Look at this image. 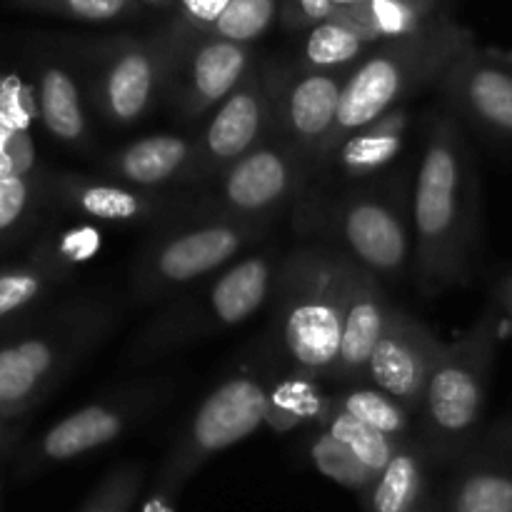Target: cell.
Segmentation results:
<instances>
[{"label":"cell","mask_w":512,"mask_h":512,"mask_svg":"<svg viewBox=\"0 0 512 512\" xmlns=\"http://www.w3.org/2000/svg\"><path fill=\"white\" fill-rule=\"evenodd\" d=\"M270 223L200 210L170 220L140 250L130 273V295L138 305L165 303L263 243Z\"/></svg>","instance_id":"7"},{"label":"cell","mask_w":512,"mask_h":512,"mask_svg":"<svg viewBox=\"0 0 512 512\" xmlns=\"http://www.w3.org/2000/svg\"><path fill=\"white\" fill-rule=\"evenodd\" d=\"M330 403L395 440L415 435V415L370 383L348 385L343 393L333 395Z\"/></svg>","instance_id":"30"},{"label":"cell","mask_w":512,"mask_h":512,"mask_svg":"<svg viewBox=\"0 0 512 512\" xmlns=\"http://www.w3.org/2000/svg\"><path fill=\"white\" fill-rule=\"evenodd\" d=\"M118 308L98 295H78L0 335V428L20 440L35 408L103 343Z\"/></svg>","instance_id":"2"},{"label":"cell","mask_w":512,"mask_h":512,"mask_svg":"<svg viewBox=\"0 0 512 512\" xmlns=\"http://www.w3.org/2000/svg\"><path fill=\"white\" fill-rule=\"evenodd\" d=\"M140 512H175V498L173 495L163 493V490H155L148 500H145L143 510Z\"/></svg>","instance_id":"38"},{"label":"cell","mask_w":512,"mask_h":512,"mask_svg":"<svg viewBox=\"0 0 512 512\" xmlns=\"http://www.w3.org/2000/svg\"><path fill=\"white\" fill-rule=\"evenodd\" d=\"M15 445H18V440L10 438L8 433H5L3 428H0V458H5V455H10L15 450Z\"/></svg>","instance_id":"41"},{"label":"cell","mask_w":512,"mask_h":512,"mask_svg":"<svg viewBox=\"0 0 512 512\" xmlns=\"http://www.w3.org/2000/svg\"><path fill=\"white\" fill-rule=\"evenodd\" d=\"M500 340V305H488L455 343H445L415 415V438L435 465L455 463L480 435Z\"/></svg>","instance_id":"6"},{"label":"cell","mask_w":512,"mask_h":512,"mask_svg":"<svg viewBox=\"0 0 512 512\" xmlns=\"http://www.w3.org/2000/svg\"><path fill=\"white\" fill-rule=\"evenodd\" d=\"M315 425L328 430V433L333 435L335 440H340L350 453H355V458L363 460L373 473H380V470L388 465V460L395 455L398 445L403 443V440L390 438V435L380 433V430L370 428L363 420L353 418L350 413L340 410L338 405L330 403V395L328 405H325L323 415H320V420Z\"/></svg>","instance_id":"31"},{"label":"cell","mask_w":512,"mask_h":512,"mask_svg":"<svg viewBox=\"0 0 512 512\" xmlns=\"http://www.w3.org/2000/svg\"><path fill=\"white\" fill-rule=\"evenodd\" d=\"M253 63L250 45L188 28L170 70L165 100L185 123L203 120L243 80Z\"/></svg>","instance_id":"14"},{"label":"cell","mask_w":512,"mask_h":512,"mask_svg":"<svg viewBox=\"0 0 512 512\" xmlns=\"http://www.w3.org/2000/svg\"><path fill=\"white\" fill-rule=\"evenodd\" d=\"M308 455L313 460L315 468L330 478L333 483L343 485V488L353 490V493H363L370 483L375 480L373 470L363 463L360 458H355V453H350L340 440H335L328 430H323L320 425H315V433L308 440Z\"/></svg>","instance_id":"32"},{"label":"cell","mask_w":512,"mask_h":512,"mask_svg":"<svg viewBox=\"0 0 512 512\" xmlns=\"http://www.w3.org/2000/svg\"><path fill=\"white\" fill-rule=\"evenodd\" d=\"M308 170L310 163L298 150L280 138H265L210 178V190L195 210L243 220H273L300 193Z\"/></svg>","instance_id":"12"},{"label":"cell","mask_w":512,"mask_h":512,"mask_svg":"<svg viewBox=\"0 0 512 512\" xmlns=\"http://www.w3.org/2000/svg\"><path fill=\"white\" fill-rule=\"evenodd\" d=\"M438 88L460 123L512 148V65L473 43L440 75Z\"/></svg>","instance_id":"16"},{"label":"cell","mask_w":512,"mask_h":512,"mask_svg":"<svg viewBox=\"0 0 512 512\" xmlns=\"http://www.w3.org/2000/svg\"><path fill=\"white\" fill-rule=\"evenodd\" d=\"M508 433H510V440H512V423H508Z\"/></svg>","instance_id":"44"},{"label":"cell","mask_w":512,"mask_h":512,"mask_svg":"<svg viewBox=\"0 0 512 512\" xmlns=\"http://www.w3.org/2000/svg\"><path fill=\"white\" fill-rule=\"evenodd\" d=\"M415 512H445L443 503H440V495H430L428 493V498H425L423 503L418 505V510H415Z\"/></svg>","instance_id":"40"},{"label":"cell","mask_w":512,"mask_h":512,"mask_svg":"<svg viewBox=\"0 0 512 512\" xmlns=\"http://www.w3.org/2000/svg\"><path fill=\"white\" fill-rule=\"evenodd\" d=\"M335 248L380 280H403L413 270V230L398 193L353 190L325 215Z\"/></svg>","instance_id":"11"},{"label":"cell","mask_w":512,"mask_h":512,"mask_svg":"<svg viewBox=\"0 0 512 512\" xmlns=\"http://www.w3.org/2000/svg\"><path fill=\"white\" fill-rule=\"evenodd\" d=\"M408 128L410 115L405 105H398L370 123L360 125L335 148L333 155H338L340 170L348 178H370L380 173L400 155Z\"/></svg>","instance_id":"25"},{"label":"cell","mask_w":512,"mask_h":512,"mask_svg":"<svg viewBox=\"0 0 512 512\" xmlns=\"http://www.w3.org/2000/svg\"><path fill=\"white\" fill-rule=\"evenodd\" d=\"M390 305L393 303L385 293L383 280L375 278L370 270L355 265L348 303H345L343 328H340L338 363H335L333 373L335 383H363L365 368H368L375 343L383 333Z\"/></svg>","instance_id":"21"},{"label":"cell","mask_w":512,"mask_h":512,"mask_svg":"<svg viewBox=\"0 0 512 512\" xmlns=\"http://www.w3.org/2000/svg\"><path fill=\"white\" fill-rule=\"evenodd\" d=\"M35 115L48 135L68 148L90 145V118L85 93L73 70L60 60H43L35 75Z\"/></svg>","instance_id":"23"},{"label":"cell","mask_w":512,"mask_h":512,"mask_svg":"<svg viewBox=\"0 0 512 512\" xmlns=\"http://www.w3.org/2000/svg\"><path fill=\"white\" fill-rule=\"evenodd\" d=\"M265 378L260 368H240L205 395L165 455L155 490L178 498L208 460L258 433L265 418Z\"/></svg>","instance_id":"9"},{"label":"cell","mask_w":512,"mask_h":512,"mask_svg":"<svg viewBox=\"0 0 512 512\" xmlns=\"http://www.w3.org/2000/svg\"><path fill=\"white\" fill-rule=\"evenodd\" d=\"M510 328H512V318H510Z\"/></svg>","instance_id":"46"},{"label":"cell","mask_w":512,"mask_h":512,"mask_svg":"<svg viewBox=\"0 0 512 512\" xmlns=\"http://www.w3.org/2000/svg\"><path fill=\"white\" fill-rule=\"evenodd\" d=\"M445 512H512V440L498 425L455 460L453 478L440 495Z\"/></svg>","instance_id":"19"},{"label":"cell","mask_w":512,"mask_h":512,"mask_svg":"<svg viewBox=\"0 0 512 512\" xmlns=\"http://www.w3.org/2000/svg\"><path fill=\"white\" fill-rule=\"evenodd\" d=\"M140 3L143 5H168V3H173V0H140Z\"/></svg>","instance_id":"43"},{"label":"cell","mask_w":512,"mask_h":512,"mask_svg":"<svg viewBox=\"0 0 512 512\" xmlns=\"http://www.w3.org/2000/svg\"><path fill=\"white\" fill-rule=\"evenodd\" d=\"M48 195L50 178L38 170L0 175V245L13 243L30 230Z\"/></svg>","instance_id":"29"},{"label":"cell","mask_w":512,"mask_h":512,"mask_svg":"<svg viewBox=\"0 0 512 512\" xmlns=\"http://www.w3.org/2000/svg\"><path fill=\"white\" fill-rule=\"evenodd\" d=\"M430 3H440V0H430Z\"/></svg>","instance_id":"45"},{"label":"cell","mask_w":512,"mask_h":512,"mask_svg":"<svg viewBox=\"0 0 512 512\" xmlns=\"http://www.w3.org/2000/svg\"><path fill=\"white\" fill-rule=\"evenodd\" d=\"M343 10L373 43L388 38H400L423 28L435 13L438 3L430 0H363L353 8Z\"/></svg>","instance_id":"28"},{"label":"cell","mask_w":512,"mask_h":512,"mask_svg":"<svg viewBox=\"0 0 512 512\" xmlns=\"http://www.w3.org/2000/svg\"><path fill=\"white\" fill-rule=\"evenodd\" d=\"M373 45L343 10H333V15L305 30L300 65L313 70H348Z\"/></svg>","instance_id":"27"},{"label":"cell","mask_w":512,"mask_h":512,"mask_svg":"<svg viewBox=\"0 0 512 512\" xmlns=\"http://www.w3.org/2000/svg\"><path fill=\"white\" fill-rule=\"evenodd\" d=\"M443 345V340L410 310L390 305L363 383L375 385L418 415L425 383L443 353Z\"/></svg>","instance_id":"17"},{"label":"cell","mask_w":512,"mask_h":512,"mask_svg":"<svg viewBox=\"0 0 512 512\" xmlns=\"http://www.w3.org/2000/svg\"><path fill=\"white\" fill-rule=\"evenodd\" d=\"M280 260L283 253L275 245H255L218 273L160 303L163 308L140 328L130 345V363H153L243 325L273 295Z\"/></svg>","instance_id":"4"},{"label":"cell","mask_w":512,"mask_h":512,"mask_svg":"<svg viewBox=\"0 0 512 512\" xmlns=\"http://www.w3.org/2000/svg\"><path fill=\"white\" fill-rule=\"evenodd\" d=\"M473 43V30L440 10L415 33L375 43L348 70L340 95L333 153L340 140L360 125L398 108L420 90L438 85L448 65Z\"/></svg>","instance_id":"5"},{"label":"cell","mask_w":512,"mask_h":512,"mask_svg":"<svg viewBox=\"0 0 512 512\" xmlns=\"http://www.w3.org/2000/svg\"><path fill=\"white\" fill-rule=\"evenodd\" d=\"M498 305H500V310H503L505 315H508V318H512V275L508 280H505L503 283V288H500V293H498Z\"/></svg>","instance_id":"39"},{"label":"cell","mask_w":512,"mask_h":512,"mask_svg":"<svg viewBox=\"0 0 512 512\" xmlns=\"http://www.w3.org/2000/svg\"><path fill=\"white\" fill-rule=\"evenodd\" d=\"M145 468L138 463H128L115 468L103 478V483L95 488L88 503L80 512H130L143 488Z\"/></svg>","instance_id":"35"},{"label":"cell","mask_w":512,"mask_h":512,"mask_svg":"<svg viewBox=\"0 0 512 512\" xmlns=\"http://www.w3.org/2000/svg\"><path fill=\"white\" fill-rule=\"evenodd\" d=\"M50 195L70 213L118 225L170 223L193 213L198 200L178 190H145L113 178L60 173L50 178Z\"/></svg>","instance_id":"18"},{"label":"cell","mask_w":512,"mask_h":512,"mask_svg":"<svg viewBox=\"0 0 512 512\" xmlns=\"http://www.w3.org/2000/svg\"><path fill=\"white\" fill-rule=\"evenodd\" d=\"M70 280V265L60 248L40 245L25 263L0 268V335L20 328L45 310L50 295Z\"/></svg>","instance_id":"22"},{"label":"cell","mask_w":512,"mask_h":512,"mask_svg":"<svg viewBox=\"0 0 512 512\" xmlns=\"http://www.w3.org/2000/svg\"><path fill=\"white\" fill-rule=\"evenodd\" d=\"M328 405V395L318 390V380L285 368L275 378H265V418L275 433L285 435L300 425H315Z\"/></svg>","instance_id":"26"},{"label":"cell","mask_w":512,"mask_h":512,"mask_svg":"<svg viewBox=\"0 0 512 512\" xmlns=\"http://www.w3.org/2000/svg\"><path fill=\"white\" fill-rule=\"evenodd\" d=\"M350 70V68H348ZM348 70H313L298 65L273 80V128L310 165L333 155L335 123Z\"/></svg>","instance_id":"13"},{"label":"cell","mask_w":512,"mask_h":512,"mask_svg":"<svg viewBox=\"0 0 512 512\" xmlns=\"http://www.w3.org/2000/svg\"><path fill=\"white\" fill-rule=\"evenodd\" d=\"M10 10L48 18L83 20V23H110L133 18L140 13V0H5Z\"/></svg>","instance_id":"33"},{"label":"cell","mask_w":512,"mask_h":512,"mask_svg":"<svg viewBox=\"0 0 512 512\" xmlns=\"http://www.w3.org/2000/svg\"><path fill=\"white\" fill-rule=\"evenodd\" d=\"M278 13L280 0H230L205 33L233 43L253 45L273 28Z\"/></svg>","instance_id":"34"},{"label":"cell","mask_w":512,"mask_h":512,"mask_svg":"<svg viewBox=\"0 0 512 512\" xmlns=\"http://www.w3.org/2000/svg\"><path fill=\"white\" fill-rule=\"evenodd\" d=\"M353 270V260L330 245H300L283 255L270 300L275 353L285 368L333 380Z\"/></svg>","instance_id":"3"},{"label":"cell","mask_w":512,"mask_h":512,"mask_svg":"<svg viewBox=\"0 0 512 512\" xmlns=\"http://www.w3.org/2000/svg\"><path fill=\"white\" fill-rule=\"evenodd\" d=\"M273 130V80L258 65H250L238 85L210 110L198 143V178L210 180L230 163L263 143Z\"/></svg>","instance_id":"15"},{"label":"cell","mask_w":512,"mask_h":512,"mask_svg":"<svg viewBox=\"0 0 512 512\" xmlns=\"http://www.w3.org/2000/svg\"><path fill=\"white\" fill-rule=\"evenodd\" d=\"M170 390L173 383L168 378H148L80 405L25 445L18 458V473L33 478L55 465L118 443L168 400Z\"/></svg>","instance_id":"10"},{"label":"cell","mask_w":512,"mask_h":512,"mask_svg":"<svg viewBox=\"0 0 512 512\" xmlns=\"http://www.w3.org/2000/svg\"><path fill=\"white\" fill-rule=\"evenodd\" d=\"M333 0H280L278 18L288 30H308L333 15Z\"/></svg>","instance_id":"36"},{"label":"cell","mask_w":512,"mask_h":512,"mask_svg":"<svg viewBox=\"0 0 512 512\" xmlns=\"http://www.w3.org/2000/svg\"><path fill=\"white\" fill-rule=\"evenodd\" d=\"M103 170L118 183L145 190H175L200 183L198 143L190 135L155 133L105 155Z\"/></svg>","instance_id":"20"},{"label":"cell","mask_w":512,"mask_h":512,"mask_svg":"<svg viewBox=\"0 0 512 512\" xmlns=\"http://www.w3.org/2000/svg\"><path fill=\"white\" fill-rule=\"evenodd\" d=\"M175 3H178L180 23L198 30V33H205L230 0H175Z\"/></svg>","instance_id":"37"},{"label":"cell","mask_w":512,"mask_h":512,"mask_svg":"<svg viewBox=\"0 0 512 512\" xmlns=\"http://www.w3.org/2000/svg\"><path fill=\"white\" fill-rule=\"evenodd\" d=\"M363 3V0H333L335 8H353V5Z\"/></svg>","instance_id":"42"},{"label":"cell","mask_w":512,"mask_h":512,"mask_svg":"<svg viewBox=\"0 0 512 512\" xmlns=\"http://www.w3.org/2000/svg\"><path fill=\"white\" fill-rule=\"evenodd\" d=\"M185 33L188 25L175 18L143 38L118 35L85 45L90 100L105 123L128 128L140 123L165 98Z\"/></svg>","instance_id":"8"},{"label":"cell","mask_w":512,"mask_h":512,"mask_svg":"<svg viewBox=\"0 0 512 512\" xmlns=\"http://www.w3.org/2000/svg\"><path fill=\"white\" fill-rule=\"evenodd\" d=\"M480 238V175L465 125L433 113L413 190V273L425 295L463 285Z\"/></svg>","instance_id":"1"},{"label":"cell","mask_w":512,"mask_h":512,"mask_svg":"<svg viewBox=\"0 0 512 512\" xmlns=\"http://www.w3.org/2000/svg\"><path fill=\"white\" fill-rule=\"evenodd\" d=\"M428 450L415 435L398 445L393 458L360 493L363 512H415L428 498L430 475Z\"/></svg>","instance_id":"24"}]
</instances>
